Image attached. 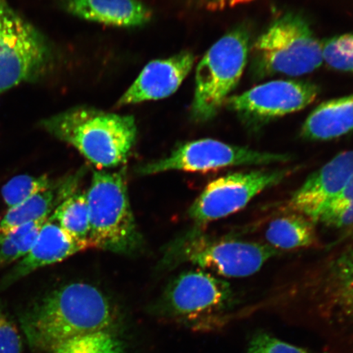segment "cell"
Returning <instances> with one entry per match:
<instances>
[{"label":"cell","mask_w":353,"mask_h":353,"mask_svg":"<svg viewBox=\"0 0 353 353\" xmlns=\"http://www.w3.org/2000/svg\"><path fill=\"white\" fill-rule=\"evenodd\" d=\"M32 350L50 353L68 339L94 331L118 330V310L103 291L73 282L50 291L19 315Z\"/></svg>","instance_id":"1"},{"label":"cell","mask_w":353,"mask_h":353,"mask_svg":"<svg viewBox=\"0 0 353 353\" xmlns=\"http://www.w3.org/2000/svg\"><path fill=\"white\" fill-rule=\"evenodd\" d=\"M294 301L287 321L321 335L328 353H353V245L299 288Z\"/></svg>","instance_id":"2"},{"label":"cell","mask_w":353,"mask_h":353,"mask_svg":"<svg viewBox=\"0 0 353 353\" xmlns=\"http://www.w3.org/2000/svg\"><path fill=\"white\" fill-rule=\"evenodd\" d=\"M39 126L72 145L99 169L125 164L137 140L136 122L94 108L77 107L44 119Z\"/></svg>","instance_id":"3"},{"label":"cell","mask_w":353,"mask_h":353,"mask_svg":"<svg viewBox=\"0 0 353 353\" xmlns=\"http://www.w3.org/2000/svg\"><path fill=\"white\" fill-rule=\"evenodd\" d=\"M235 294L230 284L203 270L182 273L166 287L151 312L170 323L208 332L232 319Z\"/></svg>","instance_id":"4"},{"label":"cell","mask_w":353,"mask_h":353,"mask_svg":"<svg viewBox=\"0 0 353 353\" xmlns=\"http://www.w3.org/2000/svg\"><path fill=\"white\" fill-rule=\"evenodd\" d=\"M250 52V72L255 81L278 74L302 77L324 63L321 41L305 17L293 12L273 20Z\"/></svg>","instance_id":"5"},{"label":"cell","mask_w":353,"mask_h":353,"mask_svg":"<svg viewBox=\"0 0 353 353\" xmlns=\"http://www.w3.org/2000/svg\"><path fill=\"white\" fill-rule=\"evenodd\" d=\"M90 248L131 254L143 244L128 193L125 170L94 171L86 192Z\"/></svg>","instance_id":"6"},{"label":"cell","mask_w":353,"mask_h":353,"mask_svg":"<svg viewBox=\"0 0 353 353\" xmlns=\"http://www.w3.org/2000/svg\"><path fill=\"white\" fill-rule=\"evenodd\" d=\"M250 43L248 29L237 26L206 52L196 68L191 107L192 121L205 123L217 116L245 72L250 57Z\"/></svg>","instance_id":"7"},{"label":"cell","mask_w":353,"mask_h":353,"mask_svg":"<svg viewBox=\"0 0 353 353\" xmlns=\"http://www.w3.org/2000/svg\"><path fill=\"white\" fill-rule=\"evenodd\" d=\"M278 254L270 245L210 237L194 229L172 243L161 262L167 268L189 263L220 276L245 277L255 274Z\"/></svg>","instance_id":"8"},{"label":"cell","mask_w":353,"mask_h":353,"mask_svg":"<svg viewBox=\"0 0 353 353\" xmlns=\"http://www.w3.org/2000/svg\"><path fill=\"white\" fill-rule=\"evenodd\" d=\"M55 63L54 48L8 0H0V94L39 81Z\"/></svg>","instance_id":"9"},{"label":"cell","mask_w":353,"mask_h":353,"mask_svg":"<svg viewBox=\"0 0 353 353\" xmlns=\"http://www.w3.org/2000/svg\"><path fill=\"white\" fill-rule=\"evenodd\" d=\"M292 159L290 154L259 152L205 139L179 145L170 156L140 165L135 172L144 176L172 170L205 172L231 166L286 163Z\"/></svg>","instance_id":"10"},{"label":"cell","mask_w":353,"mask_h":353,"mask_svg":"<svg viewBox=\"0 0 353 353\" xmlns=\"http://www.w3.org/2000/svg\"><path fill=\"white\" fill-rule=\"evenodd\" d=\"M320 92V87L310 81L278 79L230 96L224 105L247 130L257 132L276 119L306 108Z\"/></svg>","instance_id":"11"},{"label":"cell","mask_w":353,"mask_h":353,"mask_svg":"<svg viewBox=\"0 0 353 353\" xmlns=\"http://www.w3.org/2000/svg\"><path fill=\"white\" fill-rule=\"evenodd\" d=\"M298 168L255 170L228 174L207 185L188 210L189 218L204 225L244 209L254 197L276 186Z\"/></svg>","instance_id":"12"},{"label":"cell","mask_w":353,"mask_h":353,"mask_svg":"<svg viewBox=\"0 0 353 353\" xmlns=\"http://www.w3.org/2000/svg\"><path fill=\"white\" fill-rule=\"evenodd\" d=\"M353 176V150L339 153L308 176L291 196L287 209L319 222L331 201Z\"/></svg>","instance_id":"13"},{"label":"cell","mask_w":353,"mask_h":353,"mask_svg":"<svg viewBox=\"0 0 353 353\" xmlns=\"http://www.w3.org/2000/svg\"><path fill=\"white\" fill-rule=\"evenodd\" d=\"M195 61V55L187 51L169 59L151 61L121 96L117 105L121 107L168 98L182 85Z\"/></svg>","instance_id":"14"},{"label":"cell","mask_w":353,"mask_h":353,"mask_svg":"<svg viewBox=\"0 0 353 353\" xmlns=\"http://www.w3.org/2000/svg\"><path fill=\"white\" fill-rule=\"evenodd\" d=\"M86 249L90 246L73 239L50 217L43 223L30 252L0 281V290L8 289L39 268L63 261Z\"/></svg>","instance_id":"15"},{"label":"cell","mask_w":353,"mask_h":353,"mask_svg":"<svg viewBox=\"0 0 353 353\" xmlns=\"http://www.w3.org/2000/svg\"><path fill=\"white\" fill-rule=\"evenodd\" d=\"M61 6L79 19L119 28L143 26L152 16L139 0H61Z\"/></svg>","instance_id":"16"},{"label":"cell","mask_w":353,"mask_h":353,"mask_svg":"<svg viewBox=\"0 0 353 353\" xmlns=\"http://www.w3.org/2000/svg\"><path fill=\"white\" fill-rule=\"evenodd\" d=\"M82 179L81 172L59 180H55L50 188L44 190L21 203L8 209L0 220V232H7L21 224L47 219L66 198L77 192Z\"/></svg>","instance_id":"17"},{"label":"cell","mask_w":353,"mask_h":353,"mask_svg":"<svg viewBox=\"0 0 353 353\" xmlns=\"http://www.w3.org/2000/svg\"><path fill=\"white\" fill-rule=\"evenodd\" d=\"M353 131V94L324 101L303 123L300 137L312 142L341 138Z\"/></svg>","instance_id":"18"},{"label":"cell","mask_w":353,"mask_h":353,"mask_svg":"<svg viewBox=\"0 0 353 353\" xmlns=\"http://www.w3.org/2000/svg\"><path fill=\"white\" fill-rule=\"evenodd\" d=\"M314 224L303 215L294 214L273 220L265 236L276 249H297L311 245L315 239Z\"/></svg>","instance_id":"19"},{"label":"cell","mask_w":353,"mask_h":353,"mask_svg":"<svg viewBox=\"0 0 353 353\" xmlns=\"http://www.w3.org/2000/svg\"><path fill=\"white\" fill-rule=\"evenodd\" d=\"M50 218L73 239L90 246V219L86 192H77L66 198Z\"/></svg>","instance_id":"20"},{"label":"cell","mask_w":353,"mask_h":353,"mask_svg":"<svg viewBox=\"0 0 353 353\" xmlns=\"http://www.w3.org/2000/svg\"><path fill=\"white\" fill-rule=\"evenodd\" d=\"M47 219L21 224L0 232V267L19 262L30 252Z\"/></svg>","instance_id":"21"},{"label":"cell","mask_w":353,"mask_h":353,"mask_svg":"<svg viewBox=\"0 0 353 353\" xmlns=\"http://www.w3.org/2000/svg\"><path fill=\"white\" fill-rule=\"evenodd\" d=\"M50 353H125L118 330H98L68 339Z\"/></svg>","instance_id":"22"},{"label":"cell","mask_w":353,"mask_h":353,"mask_svg":"<svg viewBox=\"0 0 353 353\" xmlns=\"http://www.w3.org/2000/svg\"><path fill=\"white\" fill-rule=\"evenodd\" d=\"M47 175H17L3 185L1 189L3 200L8 209L21 204L37 193L50 188L54 184Z\"/></svg>","instance_id":"23"},{"label":"cell","mask_w":353,"mask_h":353,"mask_svg":"<svg viewBox=\"0 0 353 353\" xmlns=\"http://www.w3.org/2000/svg\"><path fill=\"white\" fill-rule=\"evenodd\" d=\"M321 43L324 63L339 72L353 74V34L335 35Z\"/></svg>","instance_id":"24"},{"label":"cell","mask_w":353,"mask_h":353,"mask_svg":"<svg viewBox=\"0 0 353 353\" xmlns=\"http://www.w3.org/2000/svg\"><path fill=\"white\" fill-rule=\"evenodd\" d=\"M245 353H328L314 352L281 341L264 331L253 334Z\"/></svg>","instance_id":"25"},{"label":"cell","mask_w":353,"mask_h":353,"mask_svg":"<svg viewBox=\"0 0 353 353\" xmlns=\"http://www.w3.org/2000/svg\"><path fill=\"white\" fill-rule=\"evenodd\" d=\"M19 329L10 313L0 302V353H21Z\"/></svg>","instance_id":"26"},{"label":"cell","mask_w":353,"mask_h":353,"mask_svg":"<svg viewBox=\"0 0 353 353\" xmlns=\"http://www.w3.org/2000/svg\"><path fill=\"white\" fill-rule=\"evenodd\" d=\"M325 226L335 228H350L353 226V201L338 210L325 212L319 222Z\"/></svg>","instance_id":"27"},{"label":"cell","mask_w":353,"mask_h":353,"mask_svg":"<svg viewBox=\"0 0 353 353\" xmlns=\"http://www.w3.org/2000/svg\"><path fill=\"white\" fill-rule=\"evenodd\" d=\"M353 201V176L348 181L345 186H344L341 191L338 193V195L334 198L330 204L326 208L325 212H332L342 208V207L350 204ZM322 215V214H321Z\"/></svg>","instance_id":"28"},{"label":"cell","mask_w":353,"mask_h":353,"mask_svg":"<svg viewBox=\"0 0 353 353\" xmlns=\"http://www.w3.org/2000/svg\"><path fill=\"white\" fill-rule=\"evenodd\" d=\"M255 0H197L199 4L210 11H220L248 3Z\"/></svg>","instance_id":"29"},{"label":"cell","mask_w":353,"mask_h":353,"mask_svg":"<svg viewBox=\"0 0 353 353\" xmlns=\"http://www.w3.org/2000/svg\"><path fill=\"white\" fill-rule=\"evenodd\" d=\"M353 237V226L347 229V232L343 235V238Z\"/></svg>","instance_id":"30"},{"label":"cell","mask_w":353,"mask_h":353,"mask_svg":"<svg viewBox=\"0 0 353 353\" xmlns=\"http://www.w3.org/2000/svg\"><path fill=\"white\" fill-rule=\"evenodd\" d=\"M0 220H1V219H0Z\"/></svg>","instance_id":"31"}]
</instances>
